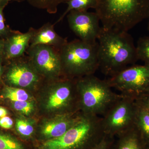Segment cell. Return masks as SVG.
<instances>
[{"label": "cell", "mask_w": 149, "mask_h": 149, "mask_svg": "<svg viewBox=\"0 0 149 149\" xmlns=\"http://www.w3.org/2000/svg\"><path fill=\"white\" fill-rule=\"evenodd\" d=\"M137 108L135 100L122 96L101 117L104 134L115 137L134 127Z\"/></svg>", "instance_id": "7"}, {"label": "cell", "mask_w": 149, "mask_h": 149, "mask_svg": "<svg viewBox=\"0 0 149 149\" xmlns=\"http://www.w3.org/2000/svg\"><path fill=\"white\" fill-rule=\"evenodd\" d=\"M8 114V111L7 110L3 107H0V118L7 116Z\"/></svg>", "instance_id": "29"}, {"label": "cell", "mask_w": 149, "mask_h": 149, "mask_svg": "<svg viewBox=\"0 0 149 149\" xmlns=\"http://www.w3.org/2000/svg\"><path fill=\"white\" fill-rule=\"evenodd\" d=\"M0 149H24L22 145L14 137L0 132Z\"/></svg>", "instance_id": "21"}, {"label": "cell", "mask_w": 149, "mask_h": 149, "mask_svg": "<svg viewBox=\"0 0 149 149\" xmlns=\"http://www.w3.org/2000/svg\"><path fill=\"white\" fill-rule=\"evenodd\" d=\"M104 28L128 32L149 17V0H96Z\"/></svg>", "instance_id": "2"}, {"label": "cell", "mask_w": 149, "mask_h": 149, "mask_svg": "<svg viewBox=\"0 0 149 149\" xmlns=\"http://www.w3.org/2000/svg\"><path fill=\"white\" fill-rule=\"evenodd\" d=\"M17 131L22 136L29 137L34 132L33 125L24 119H17L15 123Z\"/></svg>", "instance_id": "22"}, {"label": "cell", "mask_w": 149, "mask_h": 149, "mask_svg": "<svg viewBox=\"0 0 149 149\" xmlns=\"http://www.w3.org/2000/svg\"><path fill=\"white\" fill-rule=\"evenodd\" d=\"M35 8L44 10L49 14H55L58 7L63 3H66L69 0H24Z\"/></svg>", "instance_id": "18"}, {"label": "cell", "mask_w": 149, "mask_h": 149, "mask_svg": "<svg viewBox=\"0 0 149 149\" xmlns=\"http://www.w3.org/2000/svg\"><path fill=\"white\" fill-rule=\"evenodd\" d=\"M135 100L136 102L146 108L149 111V93L141 96Z\"/></svg>", "instance_id": "27"}, {"label": "cell", "mask_w": 149, "mask_h": 149, "mask_svg": "<svg viewBox=\"0 0 149 149\" xmlns=\"http://www.w3.org/2000/svg\"><path fill=\"white\" fill-rule=\"evenodd\" d=\"M45 45L29 47V63L38 73L49 78L57 77L62 71L59 52Z\"/></svg>", "instance_id": "8"}, {"label": "cell", "mask_w": 149, "mask_h": 149, "mask_svg": "<svg viewBox=\"0 0 149 149\" xmlns=\"http://www.w3.org/2000/svg\"><path fill=\"white\" fill-rule=\"evenodd\" d=\"M107 80L121 95L136 100L149 93V66L133 64Z\"/></svg>", "instance_id": "6"}, {"label": "cell", "mask_w": 149, "mask_h": 149, "mask_svg": "<svg viewBox=\"0 0 149 149\" xmlns=\"http://www.w3.org/2000/svg\"><path fill=\"white\" fill-rule=\"evenodd\" d=\"M73 113H65L56 119L49 120L44 124L41 133L47 139H54L61 136L74 125L80 117Z\"/></svg>", "instance_id": "13"}, {"label": "cell", "mask_w": 149, "mask_h": 149, "mask_svg": "<svg viewBox=\"0 0 149 149\" xmlns=\"http://www.w3.org/2000/svg\"><path fill=\"white\" fill-rule=\"evenodd\" d=\"M148 29L149 31V18H148Z\"/></svg>", "instance_id": "32"}, {"label": "cell", "mask_w": 149, "mask_h": 149, "mask_svg": "<svg viewBox=\"0 0 149 149\" xmlns=\"http://www.w3.org/2000/svg\"><path fill=\"white\" fill-rule=\"evenodd\" d=\"M114 140V137L104 135L101 140L92 149H111Z\"/></svg>", "instance_id": "24"}, {"label": "cell", "mask_w": 149, "mask_h": 149, "mask_svg": "<svg viewBox=\"0 0 149 149\" xmlns=\"http://www.w3.org/2000/svg\"><path fill=\"white\" fill-rule=\"evenodd\" d=\"M11 103L14 109L26 115L31 114L35 110L34 103L29 100L11 102Z\"/></svg>", "instance_id": "23"}, {"label": "cell", "mask_w": 149, "mask_h": 149, "mask_svg": "<svg viewBox=\"0 0 149 149\" xmlns=\"http://www.w3.org/2000/svg\"><path fill=\"white\" fill-rule=\"evenodd\" d=\"M3 96L11 102L29 100L30 96L27 92L17 87L6 86L3 90Z\"/></svg>", "instance_id": "19"}, {"label": "cell", "mask_w": 149, "mask_h": 149, "mask_svg": "<svg viewBox=\"0 0 149 149\" xmlns=\"http://www.w3.org/2000/svg\"><path fill=\"white\" fill-rule=\"evenodd\" d=\"M104 135L101 117L82 114L64 134L48 140L41 149H92Z\"/></svg>", "instance_id": "3"}, {"label": "cell", "mask_w": 149, "mask_h": 149, "mask_svg": "<svg viewBox=\"0 0 149 149\" xmlns=\"http://www.w3.org/2000/svg\"><path fill=\"white\" fill-rule=\"evenodd\" d=\"M66 3L67 8L54 24L62 21L71 11H87L90 8L95 9L97 6L96 0H69Z\"/></svg>", "instance_id": "17"}, {"label": "cell", "mask_w": 149, "mask_h": 149, "mask_svg": "<svg viewBox=\"0 0 149 149\" xmlns=\"http://www.w3.org/2000/svg\"><path fill=\"white\" fill-rule=\"evenodd\" d=\"M72 32L83 42H97L100 32V17L96 12L72 10L67 15Z\"/></svg>", "instance_id": "9"}, {"label": "cell", "mask_w": 149, "mask_h": 149, "mask_svg": "<svg viewBox=\"0 0 149 149\" xmlns=\"http://www.w3.org/2000/svg\"><path fill=\"white\" fill-rule=\"evenodd\" d=\"M136 48L138 60L143 62L144 64L149 66V36L141 37Z\"/></svg>", "instance_id": "20"}, {"label": "cell", "mask_w": 149, "mask_h": 149, "mask_svg": "<svg viewBox=\"0 0 149 149\" xmlns=\"http://www.w3.org/2000/svg\"><path fill=\"white\" fill-rule=\"evenodd\" d=\"M76 84L79 105L86 115L102 117L122 97L113 91L107 79L94 74L79 78Z\"/></svg>", "instance_id": "4"}, {"label": "cell", "mask_w": 149, "mask_h": 149, "mask_svg": "<svg viewBox=\"0 0 149 149\" xmlns=\"http://www.w3.org/2000/svg\"><path fill=\"white\" fill-rule=\"evenodd\" d=\"M2 58L1 57V55H0V77L1 76L2 73Z\"/></svg>", "instance_id": "31"}, {"label": "cell", "mask_w": 149, "mask_h": 149, "mask_svg": "<svg viewBox=\"0 0 149 149\" xmlns=\"http://www.w3.org/2000/svg\"><path fill=\"white\" fill-rule=\"evenodd\" d=\"M99 69L111 77L138 61L136 46L127 32L102 27L97 40Z\"/></svg>", "instance_id": "1"}, {"label": "cell", "mask_w": 149, "mask_h": 149, "mask_svg": "<svg viewBox=\"0 0 149 149\" xmlns=\"http://www.w3.org/2000/svg\"><path fill=\"white\" fill-rule=\"evenodd\" d=\"M36 29L31 28L25 33H16L9 36L5 41L3 53L8 59L18 58L23 55L29 47Z\"/></svg>", "instance_id": "12"}, {"label": "cell", "mask_w": 149, "mask_h": 149, "mask_svg": "<svg viewBox=\"0 0 149 149\" xmlns=\"http://www.w3.org/2000/svg\"><path fill=\"white\" fill-rule=\"evenodd\" d=\"M8 83L17 88H29L39 80L38 72L29 63H15L12 65L6 76Z\"/></svg>", "instance_id": "10"}, {"label": "cell", "mask_w": 149, "mask_h": 149, "mask_svg": "<svg viewBox=\"0 0 149 149\" xmlns=\"http://www.w3.org/2000/svg\"></svg>", "instance_id": "33"}, {"label": "cell", "mask_w": 149, "mask_h": 149, "mask_svg": "<svg viewBox=\"0 0 149 149\" xmlns=\"http://www.w3.org/2000/svg\"><path fill=\"white\" fill-rule=\"evenodd\" d=\"M136 103L137 108L135 125L149 146V111L138 103Z\"/></svg>", "instance_id": "16"}, {"label": "cell", "mask_w": 149, "mask_h": 149, "mask_svg": "<svg viewBox=\"0 0 149 149\" xmlns=\"http://www.w3.org/2000/svg\"><path fill=\"white\" fill-rule=\"evenodd\" d=\"M97 49V42L80 40L68 42L58 51L63 71L71 77L94 74L99 69Z\"/></svg>", "instance_id": "5"}, {"label": "cell", "mask_w": 149, "mask_h": 149, "mask_svg": "<svg viewBox=\"0 0 149 149\" xmlns=\"http://www.w3.org/2000/svg\"><path fill=\"white\" fill-rule=\"evenodd\" d=\"M5 6H0V37H6L9 34L10 30L6 26L4 22L3 10Z\"/></svg>", "instance_id": "25"}, {"label": "cell", "mask_w": 149, "mask_h": 149, "mask_svg": "<svg viewBox=\"0 0 149 149\" xmlns=\"http://www.w3.org/2000/svg\"><path fill=\"white\" fill-rule=\"evenodd\" d=\"M4 40H0V55L3 53L4 49Z\"/></svg>", "instance_id": "30"}, {"label": "cell", "mask_w": 149, "mask_h": 149, "mask_svg": "<svg viewBox=\"0 0 149 149\" xmlns=\"http://www.w3.org/2000/svg\"><path fill=\"white\" fill-rule=\"evenodd\" d=\"M67 42L66 39L56 33L53 24L47 23L43 25L40 29L35 30L29 47L45 45L56 48L59 50Z\"/></svg>", "instance_id": "14"}, {"label": "cell", "mask_w": 149, "mask_h": 149, "mask_svg": "<svg viewBox=\"0 0 149 149\" xmlns=\"http://www.w3.org/2000/svg\"><path fill=\"white\" fill-rule=\"evenodd\" d=\"M24 0H0V6H6L10 1H16L17 2H21L24 1Z\"/></svg>", "instance_id": "28"}, {"label": "cell", "mask_w": 149, "mask_h": 149, "mask_svg": "<svg viewBox=\"0 0 149 149\" xmlns=\"http://www.w3.org/2000/svg\"><path fill=\"white\" fill-rule=\"evenodd\" d=\"M116 137L111 149H149L135 125Z\"/></svg>", "instance_id": "15"}, {"label": "cell", "mask_w": 149, "mask_h": 149, "mask_svg": "<svg viewBox=\"0 0 149 149\" xmlns=\"http://www.w3.org/2000/svg\"><path fill=\"white\" fill-rule=\"evenodd\" d=\"M74 85L70 80L61 82L54 87L46 102V107L49 111L67 109L71 107L74 100Z\"/></svg>", "instance_id": "11"}, {"label": "cell", "mask_w": 149, "mask_h": 149, "mask_svg": "<svg viewBox=\"0 0 149 149\" xmlns=\"http://www.w3.org/2000/svg\"><path fill=\"white\" fill-rule=\"evenodd\" d=\"M13 125V119L8 116L0 118V127L5 129H9L12 128Z\"/></svg>", "instance_id": "26"}]
</instances>
